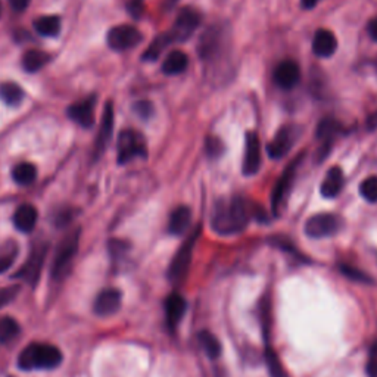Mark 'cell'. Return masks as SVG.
<instances>
[{
  "instance_id": "32",
  "label": "cell",
  "mask_w": 377,
  "mask_h": 377,
  "mask_svg": "<svg viewBox=\"0 0 377 377\" xmlns=\"http://www.w3.org/2000/svg\"><path fill=\"white\" fill-rule=\"evenodd\" d=\"M266 362L268 366L271 377H288L277 354L271 348H267V351H266Z\"/></svg>"
},
{
  "instance_id": "3",
  "label": "cell",
  "mask_w": 377,
  "mask_h": 377,
  "mask_svg": "<svg viewBox=\"0 0 377 377\" xmlns=\"http://www.w3.org/2000/svg\"><path fill=\"white\" fill-rule=\"evenodd\" d=\"M79 242H80V229H77L68 233L59 243L54 259V266H52V277L55 280H62L63 277L68 276L75 254L79 251Z\"/></svg>"
},
{
  "instance_id": "25",
  "label": "cell",
  "mask_w": 377,
  "mask_h": 377,
  "mask_svg": "<svg viewBox=\"0 0 377 377\" xmlns=\"http://www.w3.org/2000/svg\"><path fill=\"white\" fill-rule=\"evenodd\" d=\"M34 30L45 37H56L61 33V18L45 15L34 21Z\"/></svg>"
},
{
  "instance_id": "10",
  "label": "cell",
  "mask_w": 377,
  "mask_h": 377,
  "mask_svg": "<svg viewBox=\"0 0 377 377\" xmlns=\"http://www.w3.org/2000/svg\"><path fill=\"white\" fill-rule=\"evenodd\" d=\"M299 133H301V130H299L296 125L289 124V125H283L279 132L276 133L275 139H272L268 143V155L272 160H280L286 155L289 153V151L292 149V146L296 143Z\"/></svg>"
},
{
  "instance_id": "14",
  "label": "cell",
  "mask_w": 377,
  "mask_h": 377,
  "mask_svg": "<svg viewBox=\"0 0 377 377\" xmlns=\"http://www.w3.org/2000/svg\"><path fill=\"white\" fill-rule=\"evenodd\" d=\"M112 130H114V107H112L111 102H108L105 105V109H103L99 133H98V137L95 141V155H93L95 161H98L100 158V155L108 146V143L112 136Z\"/></svg>"
},
{
  "instance_id": "35",
  "label": "cell",
  "mask_w": 377,
  "mask_h": 377,
  "mask_svg": "<svg viewBox=\"0 0 377 377\" xmlns=\"http://www.w3.org/2000/svg\"><path fill=\"white\" fill-rule=\"evenodd\" d=\"M366 370L369 377H377V342H374L370 348Z\"/></svg>"
},
{
  "instance_id": "16",
  "label": "cell",
  "mask_w": 377,
  "mask_h": 377,
  "mask_svg": "<svg viewBox=\"0 0 377 377\" xmlns=\"http://www.w3.org/2000/svg\"><path fill=\"white\" fill-rule=\"evenodd\" d=\"M121 299L123 295L118 289L109 288L102 291L95 301V313L100 317H108L115 314L121 307Z\"/></svg>"
},
{
  "instance_id": "8",
  "label": "cell",
  "mask_w": 377,
  "mask_h": 377,
  "mask_svg": "<svg viewBox=\"0 0 377 377\" xmlns=\"http://www.w3.org/2000/svg\"><path fill=\"white\" fill-rule=\"evenodd\" d=\"M201 24V15L197 9L185 8L178 12L177 20L173 29L168 31L173 43L174 42H186L187 38L194 33Z\"/></svg>"
},
{
  "instance_id": "43",
  "label": "cell",
  "mask_w": 377,
  "mask_h": 377,
  "mask_svg": "<svg viewBox=\"0 0 377 377\" xmlns=\"http://www.w3.org/2000/svg\"><path fill=\"white\" fill-rule=\"evenodd\" d=\"M369 34L374 42H377V17L370 21L369 24Z\"/></svg>"
},
{
  "instance_id": "1",
  "label": "cell",
  "mask_w": 377,
  "mask_h": 377,
  "mask_svg": "<svg viewBox=\"0 0 377 377\" xmlns=\"http://www.w3.org/2000/svg\"><path fill=\"white\" fill-rule=\"evenodd\" d=\"M252 215H255V208L251 202L242 198L221 199L213 210L211 226L221 236L236 235L249 224Z\"/></svg>"
},
{
  "instance_id": "13",
  "label": "cell",
  "mask_w": 377,
  "mask_h": 377,
  "mask_svg": "<svg viewBox=\"0 0 377 377\" xmlns=\"http://www.w3.org/2000/svg\"><path fill=\"white\" fill-rule=\"evenodd\" d=\"M342 132L341 123H337L334 118H324L317 128V139L320 140L318 149V161L324 160L329 155L334 137Z\"/></svg>"
},
{
  "instance_id": "5",
  "label": "cell",
  "mask_w": 377,
  "mask_h": 377,
  "mask_svg": "<svg viewBox=\"0 0 377 377\" xmlns=\"http://www.w3.org/2000/svg\"><path fill=\"white\" fill-rule=\"evenodd\" d=\"M148 148L145 137L136 130H124L118 136V162L127 164L136 157L146 158Z\"/></svg>"
},
{
  "instance_id": "45",
  "label": "cell",
  "mask_w": 377,
  "mask_h": 377,
  "mask_svg": "<svg viewBox=\"0 0 377 377\" xmlns=\"http://www.w3.org/2000/svg\"><path fill=\"white\" fill-rule=\"evenodd\" d=\"M317 3V0H302V6L305 9H311V8H314Z\"/></svg>"
},
{
  "instance_id": "29",
  "label": "cell",
  "mask_w": 377,
  "mask_h": 377,
  "mask_svg": "<svg viewBox=\"0 0 377 377\" xmlns=\"http://www.w3.org/2000/svg\"><path fill=\"white\" fill-rule=\"evenodd\" d=\"M171 43H173V40H171V37L168 33L158 36L151 43V46L146 49L145 55H143V59H145V61H157L162 52L167 49V46L171 45Z\"/></svg>"
},
{
  "instance_id": "2",
  "label": "cell",
  "mask_w": 377,
  "mask_h": 377,
  "mask_svg": "<svg viewBox=\"0 0 377 377\" xmlns=\"http://www.w3.org/2000/svg\"><path fill=\"white\" fill-rule=\"evenodd\" d=\"M62 362L61 351L49 344H31L24 348L18 358L22 370H52Z\"/></svg>"
},
{
  "instance_id": "7",
  "label": "cell",
  "mask_w": 377,
  "mask_h": 377,
  "mask_svg": "<svg viewBox=\"0 0 377 377\" xmlns=\"http://www.w3.org/2000/svg\"><path fill=\"white\" fill-rule=\"evenodd\" d=\"M342 227V220L329 213H321L309 217L305 223V233L309 238L321 239L336 235Z\"/></svg>"
},
{
  "instance_id": "20",
  "label": "cell",
  "mask_w": 377,
  "mask_h": 377,
  "mask_svg": "<svg viewBox=\"0 0 377 377\" xmlns=\"http://www.w3.org/2000/svg\"><path fill=\"white\" fill-rule=\"evenodd\" d=\"M221 30L220 29H210L208 30L199 43V55L202 59L210 61L213 58L217 56V54L220 52L221 47Z\"/></svg>"
},
{
  "instance_id": "36",
  "label": "cell",
  "mask_w": 377,
  "mask_h": 377,
  "mask_svg": "<svg viewBox=\"0 0 377 377\" xmlns=\"http://www.w3.org/2000/svg\"><path fill=\"white\" fill-rule=\"evenodd\" d=\"M20 292V286H8V288L0 289V308L8 305L12 299Z\"/></svg>"
},
{
  "instance_id": "44",
  "label": "cell",
  "mask_w": 377,
  "mask_h": 377,
  "mask_svg": "<svg viewBox=\"0 0 377 377\" xmlns=\"http://www.w3.org/2000/svg\"><path fill=\"white\" fill-rule=\"evenodd\" d=\"M367 125H369L370 130H376V128H377V111L369 116Z\"/></svg>"
},
{
  "instance_id": "17",
  "label": "cell",
  "mask_w": 377,
  "mask_h": 377,
  "mask_svg": "<svg viewBox=\"0 0 377 377\" xmlns=\"http://www.w3.org/2000/svg\"><path fill=\"white\" fill-rule=\"evenodd\" d=\"M95 103H96L95 98L77 102L68 108L67 114L70 118L79 125L84 128H90L95 124Z\"/></svg>"
},
{
  "instance_id": "41",
  "label": "cell",
  "mask_w": 377,
  "mask_h": 377,
  "mask_svg": "<svg viewBox=\"0 0 377 377\" xmlns=\"http://www.w3.org/2000/svg\"><path fill=\"white\" fill-rule=\"evenodd\" d=\"M127 248L128 246L121 240H111V243H109V251L114 256H120L121 254H124L127 251Z\"/></svg>"
},
{
  "instance_id": "30",
  "label": "cell",
  "mask_w": 377,
  "mask_h": 377,
  "mask_svg": "<svg viewBox=\"0 0 377 377\" xmlns=\"http://www.w3.org/2000/svg\"><path fill=\"white\" fill-rule=\"evenodd\" d=\"M199 342H201V346L203 348V351L206 353V355L210 358H217L220 357L221 354V345H220V341L217 339V337L210 333V332H201L199 333Z\"/></svg>"
},
{
  "instance_id": "33",
  "label": "cell",
  "mask_w": 377,
  "mask_h": 377,
  "mask_svg": "<svg viewBox=\"0 0 377 377\" xmlns=\"http://www.w3.org/2000/svg\"><path fill=\"white\" fill-rule=\"evenodd\" d=\"M361 197L369 202H377V176H370L360 186Z\"/></svg>"
},
{
  "instance_id": "26",
  "label": "cell",
  "mask_w": 377,
  "mask_h": 377,
  "mask_svg": "<svg viewBox=\"0 0 377 377\" xmlns=\"http://www.w3.org/2000/svg\"><path fill=\"white\" fill-rule=\"evenodd\" d=\"M0 99L9 107H17L24 99V92L17 83L6 82L0 84Z\"/></svg>"
},
{
  "instance_id": "28",
  "label": "cell",
  "mask_w": 377,
  "mask_h": 377,
  "mask_svg": "<svg viewBox=\"0 0 377 377\" xmlns=\"http://www.w3.org/2000/svg\"><path fill=\"white\" fill-rule=\"evenodd\" d=\"M12 177L20 186H29L37 178V170L30 162H21L12 170Z\"/></svg>"
},
{
  "instance_id": "31",
  "label": "cell",
  "mask_w": 377,
  "mask_h": 377,
  "mask_svg": "<svg viewBox=\"0 0 377 377\" xmlns=\"http://www.w3.org/2000/svg\"><path fill=\"white\" fill-rule=\"evenodd\" d=\"M18 333H20V326L14 318H10V317L0 318V344H6L10 339H14Z\"/></svg>"
},
{
  "instance_id": "9",
  "label": "cell",
  "mask_w": 377,
  "mask_h": 377,
  "mask_svg": "<svg viewBox=\"0 0 377 377\" xmlns=\"http://www.w3.org/2000/svg\"><path fill=\"white\" fill-rule=\"evenodd\" d=\"M141 38L143 36L136 27H133V25L123 24V25H116V27L111 29L107 37V42L111 49L116 52H124V50L136 47L141 42Z\"/></svg>"
},
{
  "instance_id": "18",
  "label": "cell",
  "mask_w": 377,
  "mask_h": 377,
  "mask_svg": "<svg viewBox=\"0 0 377 377\" xmlns=\"http://www.w3.org/2000/svg\"><path fill=\"white\" fill-rule=\"evenodd\" d=\"M344 185H345L344 171L341 170L339 167H332L321 183V187H320L321 197L328 198V199L336 198L337 194L342 192Z\"/></svg>"
},
{
  "instance_id": "6",
  "label": "cell",
  "mask_w": 377,
  "mask_h": 377,
  "mask_svg": "<svg viewBox=\"0 0 377 377\" xmlns=\"http://www.w3.org/2000/svg\"><path fill=\"white\" fill-rule=\"evenodd\" d=\"M302 160H304V153L298 155V157L288 167H286V170L283 171L280 178L276 181V186H275V190H272V197H271L272 213H275L276 215H279L282 211L286 198H288V194L293 186L298 167L302 162Z\"/></svg>"
},
{
  "instance_id": "19",
  "label": "cell",
  "mask_w": 377,
  "mask_h": 377,
  "mask_svg": "<svg viewBox=\"0 0 377 377\" xmlns=\"http://www.w3.org/2000/svg\"><path fill=\"white\" fill-rule=\"evenodd\" d=\"M337 49V40L332 31L329 30H318L314 34L313 50L318 58H330Z\"/></svg>"
},
{
  "instance_id": "39",
  "label": "cell",
  "mask_w": 377,
  "mask_h": 377,
  "mask_svg": "<svg viewBox=\"0 0 377 377\" xmlns=\"http://www.w3.org/2000/svg\"><path fill=\"white\" fill-rule=\"evenodd\" d=\"M127 9L134 18H140L143 14V9H145V3H143V0H132V2H128Z\"/></svg>"
},
{
  "instance_id": "37",
  "label": "cell",
  "mask_w": 377,
  "mask_h": 377,
  "mask_svg": "<svg viewBox=\"0 0 377 377\" xmlns=\"http://www.w3.org/2000/svg\"><path fill=\"white\" fill-rule=\"evenodd\" d=\"M134 111L140 116V118L148 120L149 116H152V114H153V107H152V103L148 100H140L134 105Z\"/></svg>"
},
{
  "instance_id": "27",
  "label": "cell",
  "mask_w": 377,
  "mask_h": 377,
  "mask_svg": "<svg viewBox=\"0 0 377 377\" xmlns=\"http://www.w3.org/2000/svg\"><path fill=\"white\" fill-rule=\"evenodd\" d=\"M49 62V55L42 50H29L27 54L22 56V67L25 71L36 72L42 70L45 65Z\"/></svg>"
},
{
  "instance_id": "34",
  "label": "cell",
  "mask_w": 377,
  "mask_h": 377,
  "mask_svg": "<svg viewBox=\"0 0 377 377\" xmlns=\"http://www.w3.org/2000/svg\"><path fill=\"white\" fill-rule=\"evenodd\" d=\"M205 151L210 158H220L224 153V143L218 137L210 136L205 140Z\"/></svg>"
},
{
  "instance_id": "21",
  "label": "cell",
  "mask_w": 377,
  "mask_h": 377,
  "mask_svg": "<svg viewBox=\"0 0 377 377\" xmlns=\"http://www.w3.org/2000/svg\"><path fill=\"white\" fill-rule=\"evenodd\" d=\"M186 301L183 296H180L177 293H173L167 298L165 301V314H167V321L168 326L171 329L176 328L177 324L183 318L186 313Z\"/></svg>"
},
{
  "instance_id": "24",
  "label": "cell",
  "mask_w": 377,
  "mask_h": 377,
  "mask_svg": "<svg viewBox=\"0 0 377 377\" xmlns=\"http://www.w3.org/2000/svg\"><path fill=\"white\" fill-rule=\"evenodd\" d=\"M189 65V58L181 50H174L171 54H168L167 58L162 62V71L167 75H178L185 72Z\"/></svg>"
},
{
  "instance_id": "22",
  "label": "cell",
  "mask_w": 377,
  "mask_h": 377,
  "mask_svg": "<svg viewBox=\"0 0 377 377\" xmlns=\"http://www.w3.org/2000/svg\"><path fill=\"white\" fill-rule=\"evenodd\" d=\"M37 210L33 205L24 203L17 208L14 214V224L15 227L22 233H30L34 230L37 224Z\"/></svg>"
},
{
  "instance_id": "23",
  "label": "cell",
  "mask_w": 377,
  "mask_h": 377,
  "mask_svg": "<svg viewBox=\"0 0 377 377\" xmlns=\"http://www.w3.org/2000/svg\"><path fill=\"white\" fill-rule=\"evenodd\" d=\"M192 223V211L187 206H178L171 213L170 221H168V230L171 235L181 236L187 231Z\"/></svg>"
},
{
  "instance_id": "42",
  "label": "cell",
  "mask_w": 377,
  "mask_h": 377,
  "mask_svg": "<svg viewBox=\"0 0 377 377\" xmlns=\"http://www.w3.org/2000/svg\"><path fill=\"white\" fill-rule=\"evenodd\" d=\"M8 2H9L10 8L14 9L15 12H22L29 8L31 0H8Z\"/></svg>"
},
{
  "instance_id": "15",
  "label": "cell",
  "mask_w": 377,
  "mask_h": 377,
  "mask_svg": "<svg viewBox=\"0 0 377 377\" xmlns=\"http://www.w3.org/2000/svg\"><path fill=\"white\" fill-rule=\"evenodd\" d=\"M299 80H301V70H299V65L295 61L286 59L277 65L275 71V82L280 89L291 90L299 83Z\"/></svg>"
},
{
  "instance_id": "4",
  "label": "cell",
  "mask_w": 377,
  "mask_h": 377,
  "mask_svg": "<svg viewBox=\"0 0 377 377\" xmlns=\"http://www.w3.org/2000/svg\"><path fill=\"white\" fill-rule=\"evenodd\" d=\"M199 235H201V226H198L197 230L192 231V235L185 240L183 245L180 246V249L174 255L170 268H168V279H170L173 283H180L181 280H185L190 263H192L194 243H197Z\"/></svg>"
},
{
  "instance_id": "11",
  "label": "cell",
  "mask_w": 377,
  "mask_h": 377,
  "mask_svg": "<svg viewBox=\"0 0 377 377\" xmlns=\"http://www.w3.org/2000/svg\"><path fill=\"white\" fill-rule=\"evenodd\" d=\"M259 167H261V141L255 132H248L245 137L242 171L245 176H255Z\"/></svg>"
},
{
  "instance_id": "40",
  "label": "cell",
  "mask_w": 377,
  "mask_h": 377,
  "mask_svg": "<svg viewBox=\"0 0 377 377\" xmlns=\"http://www.w3.org/2000/svg\"><path fill=\"white\" fill-rule=\"evenodd\" d=\"M14 258H15V249L10 252L0 254V272H3L6 268L10 267V264L14 263Z\"/></svg>"
},
{
  "instance_id": "12",
  "label": "cell",
  "mask_w": 377,
  "mask_h": 377,
  "mask_svg": "<svg viewBox=\"0 0 377 377\" xmlns=\"http://www.w3.org/2000/svg\"><path fill=\"white\" fill-rule=\"evenodd\" d=\"M45 255H46V246H37L33 249L31 255L29 256L27 263H25L15 275L17 279H22L30 284H36L38 277H40V272L45 263Z\"/></svg>"
},
{
  "instance_id": "38",
  "label": "cell",
  "mask_w": 377,
  "mask_h": 377,
  "mask_svg": "<svg viewBox=\"0 0 377 377\" xmlns=\"http://www.w3.org/2000/svg\"><path fill=\"white\" fill-rule=\"evenodd\" d=\"M341 270L344 275L349 279H353V280H357V282H370V277L364 275L362 271L357 270V268H353V267H349V266H341Z\"/></svg>"
}]
</instances>
